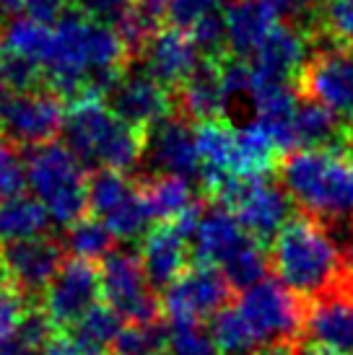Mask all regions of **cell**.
Returning <instances> with one entry per match:
<instances>
[{
    "mask_svg": "<svg viewBox=\"0 0 353 355\" xmlns=\"http://www.w3.org/2000/svg\"><path fill=\"white\" fill-rule=\"evenodd\" d=\"M176 101H179V112L185 117H192L197 122L221 119V114L229 109L231 101H229L224 86H221L216 58H208L206 62L197 65L195 73L179 86Z\"/></svg>",
    "mask_w": 353,
    "mask_h": 355,
    "instance_id": "23",
    "label": "cell"
},
{
    "mask_svg": "<svg viewBox=\"0 0 353 355\" xmlns=\"http://www.w3.org/2000/svg\"><path fill=\"white\" fill-rule=\"evenodd\" d=\"M255 236L239 223V218L229 207H211L200 216V223H197L195 234H192L195 262L224 267Z\"/></svg>",
    "mask_w": 353,
    "mask_h": 355,
    "instance_id": "19",
    "label": "cell"
},
{
    "mask_svg": "<svg viewBox=\"0 0 353 355\" xmlns=\"http://www.w3.org/2000/svg\"><path fill=\"white\" fill-rule=\"evenodd\" d=\"M299 91L338 117L353 119V55L345 47H320L299 78Z\"/></svg>",
    "mask_w": 353,
    "mask_h": 355,
    "instance_id": "12",
    "label": "cell"
},
{
    "mask_svg": "<svg viewBox=\"0 0 353 355\" xmlns=\"http://www.w3.org/2000/svg\"><path fill=\"white\" fill-rule=\"evenodd\" d=\"M284 150L278 148L275 138L268 132L263 122H247L236 130V161L234 177L236 179H268V174L275 168V161Z\"/></svg>",
    "mask_w": 353,
    "mask_h": 355,
    "instance_id": "24",
    "label": "cell"
},
{
    "mask_svg": "<svg viewBox=\"0 0 353 355\" xmlns=\"http://www.w3.org/2000/svg\"><path fill=\"white\" fill-rule=\"evenodd\" d=\"M101 220L107 223L115 239H138L148 234V223L154 220V213L148 207L143 189L133 187Z\"/></svg>",
    "mask_w": 353,
    "mask_h": 355,
    "instance_id": "29",
    "label": "cell"
},
{
    "mask_svg": "<svg viewBox=\"0 0 353 355\" xmlns=\"http://www.w3.org/2000/svg\"><path fill=\"white\" fill-rule=\"evenodd\" d=\"M26 184L58 226H73L88 210L86 168L65 143L49 140L31 148L26 156Z\"/></svg>",
    "mask_w": 353,
    "mask_h": 355,
    "instance_id": "4",
    "label": "cell"
},
{
    "mask_svg": "<svg viewBox=\"0 0 353 355\" xmlns=\"http://www.w3.org/2000/svg\"><path fill=\"white\" fill-rule=\"evenodd\" d=\"M0 355H37V353L29 350L21 340H8V343H0Z\"/></svg>",
    "mask_w": 353,
    "mask_h": 355,
    "instance_id": "43",
    "label": "cell"
},
{
    "mask_svg": "<svg viewBox=\"0 0 353 355\" xmlns=\"http://www.w3.org/2000/svg\"><path fill=\"white\" fill-rule=\"evenodd\" d=\"M309 50H312V40L299 24H278L252 55L257 80L288 83L294 78H302V73L312 60Z\"/></svg>",
    "mask_w": 353,
    "mask_h": 355,
    "instance_id": "15",
    "label": "cell"
},
{
    "mask_svg": "<svg viewBox=\"0 0 353 355\" xmlns=\"http://www.w3.org/2000/svg\"><path fill=\"white\" fill-rule=\"evenodd\" d=\"M229 296L231 286L224 272L213 265L195 262L164 291L161 309L169 324H200L203 319H213Z\"/></svg>",
    "mask_w": 353,
    "mask_h": 355,
    "instance_id": "8",
    "label": "cell"
},
{
    "mask_svg": "<svg viewBox=\"0 0 353 355\" xmlns=\"http://www.w3.org/2000/svg\"><path fill=\"white\" fill-rule=\"evenodd\" d=\"M187 241L190 239L172 223L161 220L158 226L148 228L140 244V262L146 270L148 283L158 291H167L176 277L187 270Z\"/></svg>",
    "mask_w": 353,
    "mask_h": 355,
    "instance_id": "20",
    "label": "cell"
},
{
    "mask_svg": "<svg viewBox=\"0 0 353 355\" xmlns=\"http://www.w3.org/2000/svg\"><path fill=\"white\" fill-rule=\"evenodd\" d=\"M122 322L125 319L109 304H97L81 322H76V324L70 327V335H76L79 340L88 343V345H97L107 350V347H112L115 337L120 335Z\"/></svg>",
    "mask_w": 353,
    "mask_h": 355,
    "instance_id": "33",
    "label": "cell"
},
{
    "mask_svg": "<svg viewBox=\"0 0 353 355\" xmlns=\"http://www.w3.org/2000/svg\"><path fill=\"white\" fill-rule=\"evenodd\" d=\"M63 135L83 164H99L125 174L146 156V130H138L109 109V104L97 94L76 96L65 109Z\"/></svg>",
    "mask_w": 353,
    "mask_h": 355,
    "instance_id": "1",
    "label": "cell"
},
{
    "mask_svg": "<svg viewBox=\"0 0 353 355\" xmlns=\"http://www.w3.org/2000/svg\"><path fill=\"white\" fill-rule=\"evenodd\" d=\"M49 47H52V26L47 21L31 19V16H13L0 29V55L26 60L31 65L42 68V73H44Z\"/></svg>",
    "mask_w": 353,
    "mask_h": 355,
    "instance_id": "25",
    "label": "cell"
},
{
    "mask_svg": "<svg viewBox=\"0 0 353 355\" xmlns=\"http://www.w3.org/2000/svg\"><path fill=\"white\" fill-rule=\"evenodd\" d=\"M101 296L128 324H154L161 316V304L148 288L140 257L133 252H109L101 262Z\"/></svg>",
    "mask_w": 353,
    "mask_h": 355,
    "instance_id": "6",
    "label": "cell"
},
{
    "mask_svg": "<svg viewBox=\"0 0 353 355\" xmlns=\"http://www.w3.org/2000/svg\"><path fill=\"white\" fill-rule=\"evenodd\" d=\"M270 254L265 249V241L260 239H252L249 244L239 249L224 267L221 272L226 275L229 286L236 288V291H247V288L257 286L260 280L268 277V270H270Z\"/></svg>",
    "mask_w": 353,
    "mask_h": 355,
    "instance_id": "30",
    "label": "cell"
},
{
    "mask_svg": "<svg viewBox=\"0 0 353 355\" xmlns=\"http://www.w3.org/2000/svg\"><path fill=\"white\" fill-rule=\"evenodd\" d=\"M278 0H231L224 10L226 47L234 58H252L265 37L281 24Z\"/></svg>",
    "mask_w": 353,
    "mask_h": 355,
    "instance_id": "18",
    "label": "cell"
},
{
    "mask_svg": "<svg viewBox=\"0 0 353 355\" xmlns=\"http://www.w3.org/2000/svg\"><path fill=\"white\" fill-rule=\"evenodd\" d=\"M112 231L101 218H79L73 226H68V236H65V247L73 257L79 259H104L112 252Z\"/></svg>",
    "mask_w": 353,
    "mask_h": 355,
    "instance_id": "31",
    "label": "cell"
},
{
    "mask_svg": "<svg viewBox=\"0 0 353 355\" xmlns=\"http://www.w3.org/2000/svg\"><path fill=\"white\" fill-rule=\"evenodd\" d=\"M65 122L63 96L49 89L13 91L0 104V132L16 146H44Z\"/></svg>",
    "mask_w": 353,
    "mask_h": 355,
    "instance_id": "7",
    "label": "cell"
},
{
    "mask_svg": "<svg viewBox=\"0 0 353 355\" xmlns=\"http://www.w3.org/2000/svg\"><path fill=\"white\" fill-rule=\"evenodd\" d=\"M190 37L195 40L197 50L206 52L208 58H221L226 47V21L224 13H211L203 16L190 26Z\"/></svg>",
    "mask_w": 353,
    "mask_h": 355,
    "instance_id": "38",
    "label": "cell"
},
{
    "mask_svg": "<svg viewBox=\"0 0 353 355\" xmlns=\"http://www.w3.org/2000/svg\"><path fill=\"white\" fill-rule=\"evenodd\" d=\"M255 355H299V353L291 347V343H270L268 347L257 350Z\"/></svg>",
    "mask_w": 353,
    "mask_h": 355,
    "instance_id": "44",
    "label": "cell"
},
{
    "mask_svg": "<svg viewBox=\"0 0 353 355\" xmlns=\"http://www.w3.org/2000/svg\"><path fill=\"white\" fill-rule=\"evenodd\" d=\"M278 280L294 291L296 296L317 298L343 275V254L340 247L320 218L294 216L288 218L270 247Z\"/></svg>",
    "mask_w": 353,
    "mask_h": 355,
    "instance_id": "2",
    "label": "cell"
},
{
    "mask_svg": "<svg viewBox=\"0 0 353 355\" xmlns=\"http://www.w3.org/2000/svg\"><path fill=\"white\" fill-rule=\"evenodd\" d=\"M169 329L161 322L154 324H128L120 329L109 355H167Z\"/></svg>",
    "mask_w": 353,
    "mask_h": 355,
    "instance_id": "32",
    "label": "cell"
},
{
    "mask_svg": "<svg viewBox=\"0 0 353 355\" xmlns=\"http://www.w3.org/2000/svg\"><path fill=\"white\" fill-rule=\"evenodd\" d=\"M146 73L167 89H179L200 65V50L187 29H158L140 50Z\"/></svg>",
    "mask_w": 353,
    "mask_h": 355,
    "instance_id": "17",
    "label": "cell"
},
{
    "mask_svg": "<svg viewBox=\"0 0 353 355\" xmlns=\"http://www.w3.org/2000/svg\"><path fill=\"white\" fill-rule=\"evenodd\" d=\"M3 99H6V83L0 78V104H3Z\"/></svg>",
    "mask_w": 353,
    "mask_h": 355,
    "instance_id": "46",
    "label": "cell"
},
{
    "mask_svg": "<svg viewBox=\"0 0 353 355\" xmlns=\"http://www.w3.org/2000/svg\"><path fill=\"white\" fill-rule=\"evenodd\" d=\"M213 337L203 332L200 324H172L167 355H216Z\"/></svg>",
    "mask_w": 353,
    "mask_h": 355,
    "instance_id": "37",
    "label": "cell"
},
{
    "mask_svg": "<svg viewBox=\"0 0 353 355\" xmlns=\"http://www.w3.org/2000/svg\"><path fill=\"white\" fill-rule=\"evenodd\" d=\"M351 138H353V128H351Z\"/></svg>",
    "mask_w": 353,
    "mask_h": 355,
    "instance_id": "47",
    "label": "cell"
},
{
    "mask_svg": "<svg viewBox=\"0 0 353 355\" xmlns=\"http://www.w3.org/2000/svg\"><path fill=\"white\" fill-rule=\"evenodd\" d=\"M68 0H0V8L13 16H31L40 21H55L65 13Z\"/></svg>",
    "mask_w": 353,
    "mask_h": 355,
    "instance_id": "40",
    "label": "cell"
},
{
    "mask_svg": "<svg viewBox=\"0 0 353 355\" xmlns=\"http://www.w3.org/2000/svg\"><path fill=\"white\" fill-rule=\"evenodd\" d=\"M224 6L226 0H172V6H169V21H172V26L190 29L203 16L221 13Z\"/></svg>",
    "mask_w": 353,
    "mask_h": 355,
    "instance_id": "39",
    "label": "cell"
},
{
    "mask_svg": "<svg viewBox=\"0 0 353 355\" xmlns=\"http://www.w3.org/2000/svg\"><path fill=\"white\" fill-rule=\"evenodd\" d=\"M281 182L288 198L312 218H351L353 161L348 150L299 148L284 161Z\"/></svg>",
    "mask_w": 353,
    "mask_h": 355,
    "instance_id": "3",
    "label": "cell"
},
{
    "mask_svg": "<svg viewBox=\"0 0 353 355\" xmlns=\"http://www.w3.org/2000/svg\"><path fill=\"white\" fill-rule=\"evenodd\" d=\"M73 3L83 16L94 21H104V24H109V21L117 24L125 16V10L130 8V0H73Z\"/></svg>",
    "mask_w": 353,
    "mask_h": 355,
    "instance_id": "41",
    "label": "cell"
},
{
    "mask_svg": "<svg viewBox=\"0 0 353 355\" xmlns=\"http://www.w3.org/2000/svg\"><path fill=\"white\" fill-rule=\"evenodd\" d=\"M136 187L125 174L112 168H99L88 177V210L97 218H104L120 200Z\"/></svg>",
    "mask_w": 353,
    "mask_h": 355,
    "instance_id": "34",
    "label": "cell"
},
{
    "mask_svg": "<svg viewBox=\"0 0 353 355\" xmlns=\"http://www.w3.org/2000/svg\"><path fill=\"white\" fill-rule=\"evenodd\" d=\"M299 355H340V353L327 350V347H322V345H304L302 350H299Z\"/></svg>",
    "mask_w": 353,
    "mask_h": 355,
    "instance_id": "45",
    "label": "cell"
},
{
    "mask_svg": "<svg viewBox=\"0 0 353 355\" xmlns=\"http://www.w3.org/2000/svg\"><path fill=\"white\" fill-rule=\"evenodd\" d=\"M101 275L88 259H65L55 280L44 291L42 311L47 314L55 329H65L81 322L99 304Z\"/></svg>",
    "mask_w": 353,
    "mask_h": 355,
    "instance_id": "10",
    "label": "cell"
},
{
    "mask_svg": "<svg viewBox=\"0 0 353 355\" xmlns=\"http://www.w3.org/2000/svg\"><path fill=\"white\" fill-rule=\"evenodd\" d=\"M236 306L257 329V335L263 337V343H291L304 327L306 309L299 296L286 283L273 277H265L257 286L242 291Z\"/></svg>",
    "mask_w": 353,
    "mask_h": 355,
    "instance_id": "9",
    "label": "cell"
},
{
    "mask_svg": "<svg viewBox=\"0 0 353 355\" xmlns=\"http://www.w3.org/2000/svg\"><path fill=\"white\" fill-rule=\"evenodd\" d=\"M49 213L37 198L16 195L0 202V241H21V239L42 236L49 226Z\"/></svg>",
    "mask_w": 353,
    "mask_h": 355,
    "instance_id": "26",
    "label": "cell"
},
{
    "mask_svg": "<svg viewBox=\"0 0 353 355\" xmlns=\"http://www.w3.org/2000/svg\"><path fill=\"white\" fill-rule=\"evenodd\" d=\"M26 187V161L21 158L16 143L0 132V202L24 195Z\"/></svg>",
    "mask_w": 353,
    "mask_h": 355,
    "instance_id": "35",
    "label": "cell"
},
{
    "mask_svg": "<svg viewBox=\"0 0 353 355\" xmlns=\"http://www.w3.org/2000/svg\"><path fill=\"white\" fill-rule=\"evenodd\" d=\"M146 161L154 174L200 177L195 130L182 117H167L146 130Z\"/></svg>",
    "mask_w": 353,
    "mask_h": 355,
    "instance_id": "16",
    "label": "cell"
},
{
    "mask_svg": "<svg viewBox=\"0 0 353 355\" xmlns=\"http://www.w3.org/2000/svg\"><path fill=\"white\" fill-rule=\"evenodd\" d=\"M0 262L6 267L10 286L29 298L47 291L65 259L60 241L49 236H34L6 241L0 249Z\"/></svg>",
    "mask_w": 353,
    "mask_h": 355,
    "instance_id": "13",
    "label": "cell"
},
{
    "mask_svg": "<svg viewBox=\"0 0 353 355\" xmlns=\"http://www.w3.org/2000/svg\"><path fill=\"white\" fill-rule=\"evenodd\" d=\"M211 337L216 343L218 353L224 355H255L263 337L249 324V319L242 314L239 306H224L213 322H211Z\"/></svg>",
    "mask_w": 353,
    "mask_h": 355,
    "instance_id": "27",
    "label": "cell"
},
{
    "mask_svg": "<svg viewBox=\"0 0 353 355\" xmlns=\"http://www.w3.org/2000/svg\"><path fill=\"white\" fill-rule=\"evenodd\" d=\"M143 195L148 200V207L158 220H174L190 210L195 202V189L187 177H172V174H156L143 184Z\"/></svg>",
    "mask_w": 353,
    "mask_h": 355,
    "instance_id": "28",
    "label": "cell"
},
{
    "mask_svg": "<svg viewBox=\"0 0 353 355\" xmlns=\"http://www.w3.org/2000/svg\"><path fill=\"white\" fill-rule=\"evenodd\" d=\"M107 104L122 122L138 130L154 128L161 119L172 117L174 109L169 89L148 73H125L107 94Z\"/></svg>",
    "mask_w": 353,
    "mask_h": 355,
    "instance_id": "14",
    "label": "cell"
},
{
    "mask_svg": "<svg viewBox=\"0 0 353 355\" xmlns=\"http://www.w3.org/2000/svg\"><path fill=\"white\" fill-rule=\"evenodd\" d=\"M249 99H252V107H255V119L268 128V132L278 143V148L296 150L294 114L299 101H302V91H296L291 83L257 80Z\"/></svg>",
    "mask_w": 353,
    "mask_h": 355,
    "instance_id": "21",
    "label": "cell"
},
{
    "mask_svg": "<svg viewBox=\"0 0 353 355\" xmlns=\"http://www.w3.org/2000/svg\"><path fill=\"white\" fill-rule=\"evenodd\" d=\"M322 34L335 44H353V0H325L320 8Z\"/></svg>",
    "mask_w": 353,
    "mask_h": 355,
    "instance_id": "36",
    "label": "cell"
},
{
    "mask_svg": "<svg viewBox=\"0 0 353 355\" xmlns=\"http://www.w3.org/2000/svg\"><path fill=\"white\" fill-rule=\"evenodd\" d=\"M325 0H278L281 13L294 19L296 24H302L306 19H320V8Z\"/></svg>",
    "mask_w": 353,
    "mask_h": 355,
    "instance_id": "42",
    "label": "cell"
},
{
    "mask_svg": "<svg viewBox=\"0 0 353 355\" xmlns=\"http://www.w3.org/2000/svg\"><path fill=\"white\" fill-rule=\"evenodd\" d=\"M195 146L200 156V179L211 195L218 184L234 177L236 130L224 119H206L195 128Z\"/></svg>",
    "mask_w": 353,
    "mask_h": 355,
    "instance_id": "22",
    "label": "cell"
},
{
    "mask_svg": "<svg viewBox=\"0 0 353 355\" xmlns=\"http://www.w3.org/2000/svg\"><path fill=\"white\" fill-rule=\"evenodd\" d=\"M304 332L312 345L353 355V270L345 267L333 288L312 298L304 314Z\"/></svg>",
    "mask_w": 353,
    "mask_h": 355,
    "instance_id": "11",
    "label": "cell"
},
{
    "mask_svg": "<svg viewBox=\"0 0 353 355\" xmlns=\"http://www.w3.org/2000/svg\"><path fill=\"white\" fill-rule=\"evenodd\" d=\"M211 198L216 205L229 207L239 223L260 241H270L291 218V202L284 187L273 184L270 179H226L218 184Z\"/></svg>",
    "mask_w": 353,
    "mask_h": 355,
    "instance_id": "5",
    "label": "cell"
}]
</instances>
